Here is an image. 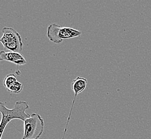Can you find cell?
I'll list each match as a JSON object with an SVG mask.
<instances>
[{
    "label": "cell",
    "mask_w": 151,
    "mask_h": 139,
    "mask_svg": "<svg viewBox=\"0 0 151 139\" xmlns=\"http://www.w3.org/2000/svg\"><path fill=\"white\" fill-rule=\"evenodd\" d=\"M44 119L37 113H32L24 122V136L22 139H39L44 130Z\"/></svg>",
    "instance_id": "obj_2"
},
{
    "label": "cell",
    "mask_w": 151,
    "mask_h": 139,
    "mask_svg": "<svg viewBox=\"0 0 151 139\" xmlns=\"http://www.w3.org/2000/svg\"><path fill=\"white\" fill-rule=\"evenodd\" d=\"M3 35L0 39L4 48L9 52H20L23 50L22 39L18 32L9 27L2 29Z\"/></svg>",
    "instance_id": "obj_4"
},
{
    "label": "cell",
    "mask_w": 151,
    "mask_h": 139,
    "mask_svg": "<svg viewBox=\"0 0 151 139\" xmlns=\"http://www.w3.org/2000/svg\"><path fill=\"white\" fill-rule=\"evenodd\" d=\"M81 32L68 27H61L55 23L50 24L47 28V35L50 41L55 44H60L65 39L79 37Z\"/></svg>",
    "instance_id": "obj_3"
},
{
    "label": "cell",
    "mask_w": 151,
    "mask_h": 139,
    "mask_svg": "<svg viewBox=\"0 0 151 139\" xmlns=\"http://www.w3.org/2000/svg\"><path fill=\"white\" fill-rule=\"evenodd\" d=\"M23 89V85L20 82L17 81L12 85L9 88H8L6 90L10 93L13 94H18L20 93Z\"/></svg>",
    "instance_id": "obj_7"
},
{
    "label": "cell",
    "mask_w": 151,
    "mask_h": 139,
    "mask_svg": "<svg viewBox=\"0 0 151 139\" xmlns=\"http://www.w3.org/2000/svg\"><path fill=\"white\" fill-rule=\"evenodd\" d=\"M87 84V79L85 78H83V77H77L74 80H73V82L71 83V88L73 90V92L75 93V96H74V99L73 100V104L72 106L71 107L70 109V113L68 116V121H67V125L65 127V132H66L67 130V126L68 123L70 120V117H71V113H72V111L73 108V106L75 103L76 100V97L79 94V93H81L82 92H83L85 88L86 87Z\"/></svg>",
    "instance_id": "obj_5"
},
{
    "label": "cell",
    "mask_w": 151,
    "mask_h": 139,
    "mask_svg": "<svg viewBox=\"0 0 151 139\" xmlns=\"http://www.w3.org/2000/svg\"><path fill=\"white\" fill-rule=\"evenodd\" d=\"M17 81L16 76L14 74H9L6 75L3 80V85L6 89L9 88L12 85Z\"/></svg>",
    "instance_id": "obj_8"
},
{
    "label": "cell",
    "mask_w": 151,
    "mask_h": 139,
    "mask_svg": "<svg viewBox=\"0 0 151 139\" xmlns=\"http://www.w3.org/2000/svg\"><path fill=\"white\" fill-rule=\"evenodd\" d=\"M0 60L11 62L16 65L17 68L19 66L24 65L27 63L23 55L20 52H5L4 50H1L0 52Z\"/></svg>",
    "instance_id": "obj_6"
},
{
    "label": "cell",
    "mask_w": 151,
    "mask_h": 139,
    "mask_svg": "<svg viewBox=\"0 0 151 139\" xmlns=\"http://www.w3.org/2000/svg\"><path fill=\"white\" fill-rule=\"evenodd\" d=\"M29 105L26 101H19L15 103L14 107L10 109L6 107L3 102L0 103V112L2 114V120L0 126V139H2L3 132L6 125L14 119H19L24 122L30 115L26 112L29 109Z\"/></svg>",
    "instance_id": "obj_1"
}]
</instances>
